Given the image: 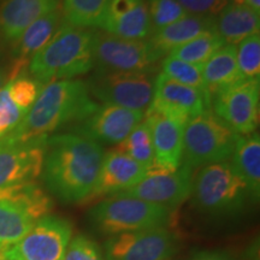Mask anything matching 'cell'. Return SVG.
<instances>
[{"label": "cell", "instance_id": "1", "mask_svg": "<svg viewBox=\"0 0 260 260\" xmlns=\"http://www.w3.org/2000/svg\"><path fill=\"white\" fill-rule=\"evenodd\" d=\"M104 159L102 146L76 134L47 138L42 181L50 193L68 204L89 199Z\"/></svg>", "mask_w": 260, "mask_h": 260}, {"label": "cell", "instance_id": "2", "mask_svg": "<svg viewBox=\"0 0 260 260\" xmlns=\"http://www.w3.org/2000/svg\"><path fill=\"white\" fill-rule=\"evenodd\" d=\"M98 107L83 81L74 79L46 83L21 123L5 139L29 141L47 138L67 124L83 122Z\"/></svg>", "mask_w": 260, "mask_h": 260}, {"label": "cell", "instance_id": "3", "mask_svg": "<svg viewBox=\"0 0 260 260\" xmlns=\"http://www.w3.org/2000/svg\"><path fill=\"white\" fill-rule=\"evenodd\" d=\"M95 30L61 23L44 48L31 58L29 76L46 83L74 80L95 67L94 42Z\"/></svg>", "mask_w": 260, "mask_h": 260}, {"label": "cell", "instance_id": "4", "mask_svg": "<svg viewBox=\"0 0 260 260\" xmlns=\"http://www.w3.org/2000/svg\"><path fill=\"white\" fill-rule=\"evenodd\" d=\"M191 195L197 209L212 217L235 216L245 207L247 198L251 197L230 161L201 168L193 180Z\"/></svg>", "mask_w": 260, "mask_h": 260}, {"label": "cell", "instance_id": "5", "mask_svg": "<svg viewBox=\"0 0 260 260\" xmlns=\"http://www.w3.org/2000/svg\"><path fill=\"white\" fill-rule=\"evenodd\" d=\"M88 218L98 232L113 236L168 226L172 209L135 198L111 195L92 207Z\"/></svg>", "mask_w": 260, "mask_h": 260}, {"label": "cell", "instance_id": "6", "mask_svg": "<svg viewBox=\"0 0 260 260\" xmlns=\"http://www.w3.org/2000/svg\"><path fill=\"white\" fill-rule=\"evenodd\" d=\"M237 136L211 109L205 110L183 129L182 164L191 170L232 158Z\"/></svg>", "mask_w": 260, "mask_h": 260}, {"label": "cell", "instance_id": "7", "mask_svg": "<svg viewBox=\"0 0 260 260\" xmlns=\"http://www.w3.org/2000/svg\"><path fill=\"white\" fill-rule=\"evenodd\" d=\"M153 73L96 69L86 84L89 94L104 105H116L146 112L154 88Z\"/></svg>", "mask_w": 260, "mask_h": 260}, {"label": "cell", "instance_id": "8", "mask_svg": "<svg viewBox=\"0 0 260 260\" xmlns=\"http://www.w3.org/2000/svg\"><path fill=\"white\" fill-rule=\"evenodd\" d=\"M73 239V224L58 216L42 217L16 245L2 252L5 260H63Z\"/></svg>", "mask_w": 260, "mask_h": 260}, {"label": "cell", "instance_id": "9", "mask_svg": "<svg viewBox=\"0 0 260 260\" xmlns=\"http://www.w3.org/2000/svg\"><path fill=\"white\" fill-rule=\"evenodd\" d=\"M162 57L149 40H134L107 32H95L94 59L96 69L154 73L155 64Z\"/></svg>", "mask_w": 260, "mask_h": 260}, {"label": "cell", "instance_id": "10", "mask_svg": "<svg viewBox=\"0 0 260 260\" xmlns=\"http://www.w3.org/2000/svg\"><path fill=\"white\" fill-rule=\"evenodd\" d=\"M259 80H239L220 89L211 100L213 112L236 135L256 132L260 117Z\"/></svg>", "mask_w": 260, "mask_h": 260}, {"label": "cell", "instance_id": "11", "mask_svg": "<svg viewBox=\"0 0 260 260\" xmlns=\"http://www.w3.org/2000/svg\"><path fill=\"white\" fill-rule=\"evenodd\" d=\"M177 251V237L167 226L110 236L104 260H169Z\"/></svg>", "mask_w": 260, "mask_h": 260}, {"label": "cell", "instance_id": "12", "mask_svg": "<svg viewBox=\"0 0 260 260\" xmlns=\"http://www.w3.org/2000/svg\"><path fill=\"white\" fill-rule=\"evenodd\" d=\"M193 170L182 164L177 170L152 169L144 180L134 187L115 194L116 197L135 198L147 203L162 205L170 209L180 206L191 195Z\"/></svg>", "mask_w": 260, "mask_h": 260}, {"label": "cell", "instance_id": "13", "mask_svg": "<svg viewBox=\"0 0 260 260\" xmlns=\"http://www.w3.org/2000/svg\"><path fill=\"white\" fill-rule=\"evenodd\" d=\"M47 138L0 141V188L32 182L41 175Z\"/></svg>", "mask_w": 260, "mask_h": 260}, {"label": "cell", "instance_id": "14", "mask_svg": "<svg viewBox=\"0 0 260 260\" xmlns=\"http://www.w3.org/2000/svg\"><path fill=\"white\" fill-rule=\"evenodd\" d=\"M148 109L155 110L186 126L195 116L210 109L203 90L184 86L159 74L154 80L152 102Z\"/></svg>", "mask_w": 260, "mask_h": 260}, {"label": "cell", "instance_id": "15", "mask_svg": "<svg viewBox=\"0 0 260 260\" xmlns=\"http://www.w3.org/2000/svg\"><path fill=\"white\" fill-rule=\"evenodd\" d=\"M145 113L116 105L99 106L74 129L75 134L96 144L118 145L128 136Z\"/></svg>", "mask_w": 260, "mask_h": 260}, {"label": "cell", "instance_id": "16", "mask_svg": "<svg viewBox=\"0 0 260 260\" xmlns=\"http://www.w3.org/2000/svg\"><path fill=\"white\" fill-rule=\"evenodd\" d=\"M99 28L118 38L146 40L152 34L146 0H107Z\"/></svg>", "mask_w": 260, "mask_h": 260}, {"label": "cell", "instance_id": "17", "mask_svg": "<svg viewBox=\"0 0 260 260\" xmlns=\"http://www.w3.org/2000/svg\"><path fill=\"white\" fill-rule=\"evenodd\" d=\"M144 118L151 130L155 167L167 171L177 170L183 157L184 126L152 109H147Z\"/></svg>", "mask_w": 260, "mask_h": 260}, {"label": "cell", "instance_id": "18", "mask_svg": "<svg viewBox=\"0 0 260 260\" xmlns=\"http://www.w3.org/2000/svg\"><path fill=\"white\" fill-rule=\"evenodd\" d=\"M63 23L61 10L56 9L48 12L42 17L32 22L25 30L19 35L17 40L14 41V51H12L11 68L8 71L9 82L25 75L31 58L38 53L41 48L47 45L52 37Z\"/></svg>", "mask_w": 260, "mask_h": 260}, {"label": "cell", "instance_id": "19", "mask_svg": "<svg viewBox=\"0 0 260 260\" xmlns=\"http://www.w3.org/2000/svg\"><path fill=\"white\" fill-rule=\"evenodd\" d=\"M149 169L118 151L104 154L102 169L89 199L104 195H115L134 187L144 180Z\"/></svg>", "mask_w": 260, "mask_h": 260}, {"label": "cell", "instance_id": "20", "mask_svg": "<svg viewBox=\"0 0 260 260\" xmlns=\"http://www.w3.org/2000/svg\"><path fill=\"white\" fill-rule=\"evenodd\" d=\"M60 0H2L0 34L14 42L38 18L59 9Z\"/></svg>", "mask_w": 260, "mask_h": 260}, {"label": "cell", "instance_id": "21", "mask_svg": "<svg viewBox=\"0 0 260 260\" xmlns=\"http://www.w3.org/2000/svg\"><path fill=\"white\" fill-rule=\"evenodd\" d=\"M216 29V18L209 16L186 15L167 27L152 31L149 42L162 56L206 31Z\"/></svg>", "mask_w": 260, "mask_h": 260}, {"label": "cell", "instance_id": "22", "mask_svg": "<svg viewBox=\"0 0 260 260\" xmlns=\"http://www.w3.org/2000/svg\"><path fill=\"white\" fill-rule=\"evenodd\" d=\"M259 30V14L245 4L228 3L216 19V31L225 45L235 46Z\"/></svg>", "mask_w": 260, "mask_h": 260}, {"label": "cell", "instance_id": "23", "mask_svg": "<svg viewBox=\"0 0 260 260\" xmlns=\"http://www.w3.org/2000/svg\"><path fill=\"white\" fill-rule=\"evenodd\" d=\"M233 167L248 188L252 199L260 194V135L258 132L239 135L232 155Z\"/></svg>", "mask_w": 260, "mask_h": 260}, {"label": "cell", "instance_id": "24", "mask_svg": "<svg viewBox=\"0 0 260 260\" xmlns=\"http://www.w3.org/2000/svg\"><path fill=\"white\" fill-rule=\"evenodd\" d=\"M236 61V46L224 45L219 48L203 68V82L205 95L211 106L212 98L236 81H239Z\"/></svg>", "mask_w": 260, "mask_h": 260}, {"label": "cell", "instance_id": "25", "mask_svg": "<svg viewBox=\"0 0 260 260\" xmlns=\"http://www.w3.org/2000/svg\"><path fill=\"white\" fill-rule=\"evenodd\" d=\"M0 200L10 201L22 207L35 220L48 216L53 209L50 195L34 181L0 188Z\"/></svg>", "mask_w": 260, "mask_h": 260}, {"label": "cell", "instance_id": "26", "mask_svg": "<svg viewBox=\"0 0 260 260\" xmlns=\"http://www.w3.org/2000/svg\"><path fill=\"white\" fill-rule=\"evenodd\" d=\"M37 222L22 207L0 200V252L23 239Z\"/></svg>", "mask_w": 260, "mask_h": 260}, {"label": "cell", "instance_id": "27", "mask_svg": "<svg viewBox=\"0 0 260 260\" xmlns=\"http://www.w3.org/2000/svg\"><path fill=\"white\" fill-rule=\"evenodd\" d=\"M224 45L225 44L222 38L217 34L216 29H214V30L204 32L193 40L174 48L169 52L168 56L177 58V59L187 61V63L204 67L206 61Z\"/></svg>", "mask_w": 260, "mask_h": 260}, {"label": "cell", "instance_id": "28", "mask_svg": "<svg viewBox=\"0 0 260 260\" xmlns=\"http://www.w3.org/2000/svg\"><path fill=\"white\" fill-rule=\"evenodd\" d=\"M115 151L128 155L135 161L145 165L149 170L157 168L155 167L153 145H152L151 130L145 121L139 123L121 144H118Z\"/></svg>", "mask_w": 260, "mask_h": 260}, {"label": "cell", "instance_id": "29", "mask_svg": "<svg viewBox=\"0 0 260 260\" xmlns=\"http://www.w3.org/2000/svg\"><path fill=\"white\" fill-rule=\"evenodd\" d=\"M107 0H63V22L80 28L98 27Z\"/></svg>", "mask_w": 260, "mask_h": 260}, {"label": "cell", "instance_id": "30", "mask_svg": "<svg viewBox=\"0 0 260 260\" xmlns=\"http://www.w3.org/2000/svg\"><path fill=\"white\" fill-rule=\"evenodd\" d=\"M236 61L240 80H259L260 37L254 34L240 42L236 48Z\"/></svg>", "mask_w": 260, "mask_h": 260}, {"label": "cell", "instance_id": "31", "mask_svg": "<svg viewBox=\"0 0 260 260\" xmlns=\"http://www.w3.org/2000/svg\"><path fill=\"white\" fill-rule=\"evenodd\" d=\"M203 68L204 67H200V65L187 63V61L180 60L177 58H172L170 56H167L161 61V74H164L169 79L176 81L178 83L184 84V86H189L193 87V88L203 90L205 94Z\"/></svg>", "mask_w": 260, "mask_h": 260}, {"label": "cell", "instance_id": "32", "mask_svg": "<svg viewBox=\"0 0 260 260\" xmlns=\"http://www.w3.org/2000/svg\"><path fill=\"white\" fill-rule=\"evenodd\" d=\"M9 96L16 106L27 113L42 89V84L29 75H22L6 84Z\"/></svg>", "mask_w": 260, "mask_h": 260}, {"label": "cell", "instance_id": "33", "mask_svg": "<svg viewBox=\"0 0 260 260\" xmlns=\"http://www.w3.org/2000/svg\"><path fill=\"white\" fill-rule=\"evenodd\" d=\"M152 31L167 27L188 15L177 0H146Z\"/></svg>", "mask_w": 260, "mask_h": 260}, {"label": "cell", "instance_id": "34", "mask_svg": "<svg viewBox=\"0 0 260 260\" xmlns=\"http://www.w3.org/2000/svg\"><path fill=\"white\" fill-rule=\"evenodd\" d=\"M24 115L23 110L16 106L10 99L8 87L5 86L0 90V141L11 134L12 130L23 119Z\"/></svg>", "mask_w": 260, "mask_h": 260}, {"label": "cell", "instance_id": "35", "mask_svg": "<svg viewBox=\"0 0 260 260\" xmlns=\"http://www.w3.org/2000/svg\"><path fill=\"white\" fill-rule=\"evenodd\" d=\"M63 260H104V252L88 236L77 235L71 239Z\"/></svg>", "mask_w": 260, "mask_h": 260}, {"label": "cell", "instance_id": "36", "mask_svg": "<svg viewBox=\"0 0 260 260\" xmlns=\"http://www.w3.org/2000/svg\"><path fill=\"white\" fill-rule=\"evenodd\" d=\"M189 15L213 17L228 5V0H177Z\"/></svg>", "mask_w": 260, "mask_h": 260}, {"label": "cell", "instance_id": "37", "mask_svg": "<svg viewBox=\"0 0 260 260\" xmlns=\"http://www.w3.org/2000/svg\"><path fill=\"white\" fill-rule=\"evenodd\" d=\"M190 260H235L229 253L223 251H201L191 256Z\"/></svg>", "mask_w": 260, "mask_h": 260}, {"label": "cell", "instance_id": "38", "mask_svg": "<svg viewBox=\"0 0 260 260\" xmlns=\"http://www.w3.org/2000/svg\"><path fill=\"white\" fill-rule=\"evenodd\" d=\"M242 4H245L246 6H248L249 9L254 10L255 12L260 11V0H241Z\"/></svg>", "mask_w": 260, "mask_h": 260}, {"label": "cell", "instance_id": "39", "mask_svg": "<svg viewBox=\"0 0 260 260\" xmlns=\"http://www.w3.org/2000/svg\"><path fill=\"white\" fill-rule=\"evenodd\" d=\"M8 82H9L8 71H5L4 69L0 68V90L4 88L6 84H8Z\"/></svg>", "mask_w": 260, "mask_h": 260}, {"label": "cell", "instance_id": "40", "mask_svg": "<svg viewBox=\"0 0 260 260\" xmlns=\"http://www.w3.org/2000/svg\"><path fill=\"white\" fill-rule=\"evenodd\" d=\"M233 3H236V4H242L241 0H233Z\"/></svg>", "mask_w": 260, "mask_h": 260}, {"label": "cell", "instance_id": "41", "mask_svg": "<svg viewBox=\"0 0 260 260\" xmlns=\"http://www.w3.org/2000/svg\"><path fill=\"white\" fill-rule=\"evenodd\" d=\"M0 260H5L4 258H3V255H2V252H0Z\"/></svg>", "mask_w": 260, "mask_h": 260}]
</instances>
